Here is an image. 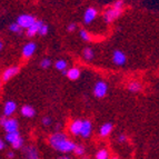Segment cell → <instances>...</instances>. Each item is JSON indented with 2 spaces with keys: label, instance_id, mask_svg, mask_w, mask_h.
Masks as SVG:
<instances>
[{
  "label": "cell",
  "instance_id": "6da1fadb",
  "mask_svg": "<svg viewBox=\"0 0 159 159\" xmlns=\"http://www.w3.org/2000/svg\"><path fill=\"white\" fill-rule=\"evenodd\" d=\"M49 145L52 147L55 150L60 151L62 154H68L71 152L76 148V143L72 140L68 139L67 136L62 133H55L49 138Z\"/></svg>",
  "mask_w": 159,
  "mask_h": 159
},
{
  "label": "cell",
  "instance_id": "7a4b0ae2",
  "mask_svg": "<svg viewBox=\"0 0 159 159\" xmlns=\"http://www.w3.org/2000/svg\"><path fill=\"white\" fill-rule=\"evenodd\" d=\"M36 21H37V20H36L34 17L31 16V15H20V16L18 17V19H17V24L21 27L22 29H24V28L28 29V28L31 27Z\"/></svg>",
  "mask_w": 159,
  "mask_h": 159
},
{
  "label": "cell",
  "instance_id": "3957f363",
  "mask_svg": "<svg viewBox=\"0 0 159 159\" xmlns=\"http://www.w3.org/2000/svg\"><path fill=\"white\" fill-rule=\"evenodd\" d=\"M108 91V86H107L106 82L103 81H98L95 85V88H93V93L97 98H102L105 97Z\"/></svg>",
  "mask_w": 159,
  "mask_h": 159
},
{
  "label": "cell",
  "instance_id": "277c9868",
  "mask_svg": "<svg viewBox=\"0 0 159 159\" xmlns=\"http://www.w3.org/2000/svg\"><path fill=\"white\" fill-rule=\"evenodd\" d=\"M122 9H116V8H110L108 9V10L105 12V15H103V18H105V20H106V22H112L114 20H116L118 17H119V15L121 13Z\"/></svg>",
  "mask_w": 159,
  "mask_h": 159
},
{
  "label": "cell",
  "instance_id": "5b68a950",
  "mask_svg": "<svg viewBox=\"0 0 159 159\" xmlns=\"http://www.w3.org/2000/svg\"><path fill=\"white\" fill-rule=\"evenodd\" d=\"M3 129L6 130V133H16L18 131V121L15 118H7L6 122L3 124Z\"/></svg>",
  "mask_w": 159,
  "mask_h": 159
},
{
  "label": "cell",
  "instance_id": "8992f818",
  "mask_svg": "<svg viewBox=\"0 0 159 159\" xmlns=\"http://www.w3.org/2000/svg\"><path fill=\"white\" fill-rule=\"evenodd\" d=\"M25 159H40L39 152L34 146H26L24 148Z\"/></svg>",
  "mask_w": 159,
  "mask_h": 159
},
{
  "label": "cell",
  "instance_id": "52a82bcc",
  "mask_svg": "<svg viewBox=\"0 0 159 159\" xmlns=\"http://www.w3.org/2000/svg\"><path fill=\"white\" fill-rule=\"evenodd\" d=\"M112 61H114L115 65L121 66V65H124L126 62V55L120 50L114 51V55H112Z\"/></svg>",
  "mask_w": 159,
  "mask_h": 159
},
{
  "label": "cell",
  "instance_id": "ba28073f",
  "mask_svg": "<svg viewBox=\"0 0 159 159\" xmlns=\"http://www.w3.org/2000/svg\"><path fill=\"white\" fill-rule=\"evenodd\" d=\"M70 133L72 134L74 136H80L81 134V129H82V120H74L70 125Z\"/></svg>",
  "mask_w": 159,
  "mask_h": 159
},
{
  "label": "cell",
  "instance_id": "9c48e42d",
  "mask_svg": "<svg viewBox=\"0 0 159 159\" xmlns=\"http://www.w3.org/2000/svg\"><path fill=\"white\" fill-rule=\"evenodd\" d=\"M91 130H93V125L89 120H82V129H81V136L82 138H88L91 135Z\"/></svg>",
  "mask_w": 159,
  "mask_h": 159
},
{
  "label": "cell",
  "instance_id": "30bf717a",
  "mask_svg": "<svg viewBox=\"0 0 159 159\" xmlns=\"http://www.w3.org/2000/svg\"><path fill=\"white\" fill-rule=\"evenodd\" d=\"M17 109V105L15 101L12 100H9L5 103V108H3V114H5L6 117H9L13 114V112L16 111Z\"/></svg>",
  "mask_w": 159,
  "mask_h": 159
},
{
  "label": "cell",
  "instance_id": "8fae6325",
  "mask_svg": "<svg viewBox=\"0 0 159 159\" xmlns=\"http://www.w3.org/2000/svg\"><path fill=\"white\" fill-rule=\"evenodd\" d=\"M18 71H19L18 67H9V68H7L2 74V81H7L11 77L16 76L18 74Z\"/></svg>",
  "mask_w": 159,
  "mask_h": 159
},
{
  "label": "cell",
  "instance_id": "7c38bea8",
  "mask_svg": "<svg viewBox=\"0 0 159 159\" xmlns=\"http://www.w3.org/2000/svg\"><path fill=\"white\" fill-rule=\"evenodd\" d=\"M34 51H36V43H28L22 48V55H24V57H26V58L31 57Z\"/></svg>",
  "mask_w": 159,
  "mask_h": 159
},
{
  "label": "cell",
  "instance_id": "4fadbf2b",
  "mask_svg": "<svg viewBox=\"0 0 159 159\" xmlns=\"http://www.w3.org/2000/svg\"><path fill=\"white\" fill-rule=\"evenodd\" d=\"M43 26V22L41 21H36L31 27H29L28 29H27V34H28V37H34V34H39V30H40V27Z\"/></svg>",
  "mask_w": 159,
  "mask_h": 159
},
{
  "label": "cell",
  "instance_id": "5bb4252c",
  "mask_svg": "<svg viewBox=\"0 0 159 159\" xmlns=\"http://www.w3.org/2000/svg\"><path fill=\"white\" fill-rule=\"evenodd\" d=\"M112 129H114V126H112L111 122H106V124H103L100 127V129H99V135H100L101 137H107V136L112 131Z\"/></svg>",
  "mask_w": 159,
  "mask_h": 159
},
{
  "label": "cell",
  "instance_id": "9a60e30c",
  "mask_svg": "<svg viewBox=\"0 0 159 159\" xmlns=\"http://www.w3.org/2000/svg\"><path fill=\"white\" fill-rule=\"evenodd\" d=\"M96 16H97V10H96L95 8H88L85 12V18H84V20H85L86 24H90L93 19L96 18Z\"/></svg>",
  "mask_w": 159,
  "mask_h": 159
},
{
  "label": "cell",
  "instance_id": "2e32d148",
  "mask_svg": "<svg viewBox=\"0 0 159 159\" xmlns=\"http://www.w3.org/2000/svg\"><path fill=\"white\" fill-rule=\"evenodd\" d=\"M34 114H36V110H34L31 106H28V105H27V106H24L21 108V115L24 117L32 118V117L34 116Z\"/></svg>",
  "mask_w": 159,
  "mask_h": 159
},
{
  "label": "cell",
  "instance_id": "e0dca14e",
  "mask_svg": "<svg viewBox=\"0 0 159 159\" xmlns=\"http://www.w3.org/2000/svg\"><path fill=\"white\" fill-rule=\"evenodd\" d=\"M21 136H20V134L18 133V131H16V133H8V134H6V141L7 143H9L10 145H12L15 141L18 139V138H20Z\"/></svg>",
  "mask_w": 159,
  "mask_h": 159
},
{
  "label": "cell",
  "instance_id": "ac0fdd59",
  "mask_svg": "<svg viewBox=\"0 0 159 159\" xmlns=\"http://www.w3.org/2000/svg\"><path fill=\"white\" fill-rule=\"evenodd\" d=\"M67 77L70 80H77L80 77V70L78 68H70L68 70Z\"/></svg>",
  "mask_w": 159,
  "mask_h": 159
},
{
  "label": "cell",
  "instance_id": "d6986e66",
  "mask_svg": "<svg viewBox=\"0 0 159 159\" xmlns=\"http://www.w3.org/2000/svg\"><path fill=\"white\" fill-rule=\"evenodd\" d=\"M128 89H129L131 93H137V91H139L141 89V85L137 81H133L128 85Z\"/></svg>",
  "mask_w": 159,
  "mask_h": 159
},
{
  "label": "cell",
  "instance_id": "ffe728a7",
  "mask_svg": "<svg viewBox=\"0 0 159 159\" xmlns=\"http://www.w3.org/2000/svg\"><path fill=\"white\" fill-rule=\"evenodd\" d=\"M96 159H109V154L107 149H100L96 154Z\"/></svg>",
  "mask_w": 159,
  "mask_h": 159
},
{
  "label": "cell",
  "instance_id": "44dd1931",
  "mask_svg": "<svg viewBox=\"0 0 159 159\" xmlns=\"http://www.w3.org/2000/svg\"><path fill=\"white\" fill-rule=\"evenodd\" d=\"M57 70H60V71H64L66 70L67 68V61L66 60H62V59H59V60L56 61V65H55Z\"/></svg>",
  "mask_w": 159,
  "mask_h": 159
},
{
  "label": "cell",
  "instance_id": "7402d4cb",
  "mask_svg": "<svg viewBox=\"0 0 159 159\" xmlns=\"http://www.w3.org/2000/svg\"><path fill=\"white\" fill-rule=\"evenodd\" d=\"M84 57L86 60H93V51L90 48H85L84 49Z\"/></svg>",
  "mask_w": 159,
  "mask_h": 159
},
{
  "label": "cell",
  "instance_id": "603a6c76",
  "mask_svg": "<svg viewBox=\"0 0 159 159\" xmlns=\"http://www.w3.org/2000/svg\"><path fill=\"white\" fill-rule=\"evenodd\" d=\"M9 30L12 32H16V34H21L22 32V28L20 26H19L18 24H11L10 26H9Z\"/></svg>",
  "mask_w": 159,
  "mask_h": 159
},
{
  "label": "cell",
  "instance_id": "cb8c5ba5",
  "mask_svg": "<svg viewBox=\"0 0 159 159\" xmlns=\"http://www.w3.org/2000/svg\"><path fill=\"white\" fill-rule=\"evenodd\" d=\"M74 152H75V155H76V156H79V157L84 156V154H85V147L81 146V145H77V146H76V148H75Z\"/></svg>",
  "mask_w": 159,
  "mask_h": 159
},
{
  "label": "cell",
  "instance_id": "d4e9b609",
  "mask_svg": "<svg viewBox=\"0 0 159 159\" xmlns=\"http://www.w3.org/2000/svg\"><path fill=\"white\" fill-rule=\"evenodd\" d=\"M12 146V148L13 149H20V148H22V146H24V139H22L21 137L20 138H18L15 143L11 145Z\"/></svg>",
  "mask_w": 159,
  "mask_h": 159
},
{
  "label": "cell",
  "instance_id": "484cf974",
  "mask_svg": "<svg viewBox=\"0 0 159 159\" xmlns=\"http://www.w3.org/2000/svg\"><path fill=\"white\" fill-rule=\"evenodd\" d=\"M51 65V61L50 59H48V58H45L41 60V62H40V66L43 67V68H49Z\"/></svg>",
  "mask_w": 159,
  "mask_h": 159
},
{
  "label": "cell",
  "instance_id": "4316f807",
  "mask_svg": "<svg viewBox=\"0 0 159 159\" xmlns=\"http://www.w3.org/2000/svg\"><path fill=\"white\" fill-rule=\"evenodd\" d=\"M48 32V26L45 24H43V26L40 27V30H39V34L40 36H46Z\"/></svg>",
  "mask_w": 159,
  "mask_h": 159
},
{
  "label": "cell",
  "instance_id": "83f0119b",
  "mask_svg": "<svg viewBox=\"0 0 159 159\" xmlns=\"http://www.w3.org/2000/svg\"><path fill=\"white\" fill-rule=\"evenodd\" d=\"M80 37H81L84 40H86V41H88V40L90 39L89 34H88V32L86 31V30H80Z\"/></svg>",
  "mask_w": 159,
  "mask_h": 159
},
{
  "label": "cell",
  "instance_id": "f1b7e54d",
  "mask_svg": "<svg viewBox=\"0 0 159 159\" xmlns=\"http://www.w3.org/2000/svg\"><path fill=\"white\" fill-rule=\"evenodd\" d=\"M122 6H124V1L122 0H118L114 3V8L116 9H122Z\"/></svg>",
  "mask_w": 159,
  "mask_h": 159
},
{
  "label": "cell",
  "instance_id": "f546056e",
  "mask_svg": "<svg viewBox=\"0 0 159 159\" xmlns=\"http://www.w3.org/2000/svg\"><path fill=\"white\" fill-rule=\"evenodd\" d=\"M43 124L45 126H49L51 124V118H49V117H43Z\"/></svg>",
  "mask_w": 159,
  "mask_h": 159
},
{
  "label": "cell",
  "instance_id": "4dcf8cb0",
  "mask_svg": "<svg viewBox=\"0 0 159 159\" xmlns=\"http://www.w3.org/2000/svg\"><path fill=\"white\" fill-rule=\"evenodd\" d=\"M126 140H127L126 135H120L119 137H118V141H119V143H125Z\"/></svg>",
  "mask_w": 159,
  "mask_h": 159
},
{
  "label": "cell",
  "instance_id": "1f68e13d",
  "mask_svg": "<svg viewBox=\"0 0 159 159\" xmlns=\"http://www.w3.org/2000/svg\"><path fill=\"white\" fill-rule=\"evenodd\" d=\"M7 158L13 159L15 158V152H13V151H8V152H7Z\"/></svg>",
  "mask_w": 159,
  "mask_h": 159
},
{
  "label": "cell",
  "instance_id": "d6a6232c",
  "mask_svg": "<svg viewBox=\"0 0 159 159\" xmlns=\"http://www.w3.org/2000/svg\"><path fill=\"white\" fill-rule=\"evenodd\" d=\"M67 29H68V31H74V30L76 29V24H70Z\"/></svg>",
  "mask_w": 159,
  "mask_h": 159
},
{
  "label": "cell",
  "instance_id": "836d02e7",
  "mask_svg": "<svg viewBox=\"0 0 159 159\" xmlns=\"http://www.w3.org/2000/svg\"><path fill=\"white\" fill-rule=\"evenodd\" d=\"M5 147H6L5 141H3V140H0V149H1V150H3V149H5Z\"/></svg>",
  "mask_w": 159,
  "mask_h": 159
},
{
  "label": "cell",
  "instance_id": "e575fe53",
  "mask_svg": "<svg viewBox=\"0 0 159 159\" xmlns=\"http://www.w3.org/2000/svg\"><path fill=\"white\" fill-rule=\"evenodd\" d=\"M6 120H7V117L3 116L2 118H1V120H0V122H1V126H3V124L6 122Z\"/></svg>",
  "mask_w": 159,
  "mask_h": 159
},
{
  "label": "cell",
  "instance_id": "d590c367",
  "mask_svg": "<svg viewBox=\"0 0 159 159\" xmlns=\"http://www.w3.org/2000/svg\"><path fill=\"white\" fill-rule=\"evenodd\" d=\"M58 159H71L69 156H60Z\"/></svg>",
  "mask_w": 159,
  "mask_h": 159
},
{
  "label": "cell",
  "instance_id": "8d00e7d4",
  "mask_svg": "<svg viewBox=\"0 0 159 159\" xmlns=\"http://www.w3.org/2000/svg\"><path fill=\"white\" fill-rule=\"evenodd\" d=\"M2 48H3V43H0V49H2Z\"/></svg>",
  "mask_w": 159,
  "mask_h": 159
},
{
  "label": "cell",
  "instance_id": "74e56055",
  "mask_svg": "<svg viewBox=\"0 0 159 159\" xmlns=\"http://www.w3.org/2000/svg\"><path fill=\"white\" fill-rule=\"evenodd\" d=\"M111 159H119V158H118V157H112Z\"/></svg>",
  "mask_w": 159,
  "mask_h": 159
},
{
  "label": "cell",
  "instance_id": "f35d334b",
  "mask_svg": "<svg viewBox=\"0 0 159 159\" xmlns=\"http://www.w3.org/2000/svg\"><path fill=\"white\" fill-rule=\"evenodd\" d=\"M82 159H88V158H86V157H85V158H82Z\"/></svg>",
  "mask_w": 159,
  "mask_h": 159
}]
</instances>
